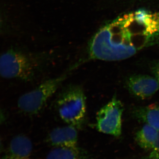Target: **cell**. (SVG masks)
Returning a JSON list of instances; mask_svg holds the SVG:
<instances>
[{
	"mask_svg": "<svg viewBox=\"0 0 159 159\" xmlns=\"http://www.w3.org/2000/svg\"><path fill=\"white\" fill-rule=\"evenodd\" d=\"M37 62L22 51L10 49L3 53L0 58V74L3 78L25 81L34 78Z\"/></svg>",
	"mask_w": 159,
	"mask_h": 159,
	"instance_id": "3957f363",
	"label": "cell"
},
{
	"mask_svg": "<svg viewBox=\"0 0 159 159\" xmlns=\"http://www.w3.org/2000/svg\"><path fill=\"white\" fill-rule=\"evenodd\" d=\"M125 85L133 96L142 99L150 98L159 90L158 80L144 74L131 75L127 78Z\"/></svg>",
	"mask_w": 159,
	"mask_h": 159,
	"instance_id": "8992f818",
	"label": "cell"
},
{
	"mask_svg": "<svg viewBox=\"0 0 159 159\" xmlns=\"http://www.w3.org/2000/svg\"><path fill=\"white\" fill-rule=\"evenodd\" d=\"M123 104L115 96L100 109L96 117V127L102 133L119 137L122 134Z\"/></svg>",
	"mask_w": 159,
	"mask_h": 159,
	"instance_id": "5b68a950",
	"label": "cell"
},
{
	"mask_svg": "<svg viewBox=\"0 0 159 159\" xmlns=\"http://www.w3.org/2000/svg\"><path fill=\"white\" fill-rule=\"evenodd\" d=\"M68 76L66 73L48 80L32 90L23 94L18 100V107L28 115L39 113Z\"/></svg>",
	"mask_w": 159,
	"mask_h": 159,
	"instance_id": "277c9868",
	"label": "cell"
},
{
	"mask_svg": "<svg viewBox=\"0 0 159 159\" xmlns=\"http://www.w3.org/2000/svg\"><path fill=\"white\" fill-rule=\"evenodd\" d=\"M159 37V12L138 10L102 27L90 41V59L117 61L129 58Z\"/></svg>",
	"mask_w": 159,
	"mask_h": 159,
	"instance_id": "6da1fadb",
	"label": "cell"
},
{
	"mask_svg": "<svg viewBox=\"0 0 159 159\" xmlns=\"http://www.w3.org/2000/svg\"><path fill=\"white\" fill-rule=\"evenodd\" d=\"M152 150L148 159H159V132L156 142Z\"/></svg>",
	"mask_w": 159,
	"mask_h": 159,
	"instance_id": "7c38bea8",
	"label": "cell"
},
{
	"mask_svg": "<svg viewBox=\"0 0 159 159\" xmlns=\"http://www.w3.org/2000/svg\"><path fill=\"white\" fill-rule=\"evenodd\" d=\"M32 142L28 137L17 135L12 139L1 159H31Z\"/></svg>",
	"mask_w": 159,
	"mask_h": 159,
	"instance_id": "ba28073f",
	"label": "cell"
},
{
	"mask_svg": "<svg viewBox=\"0 0 159 159\" xmlns=\"http://www.w3.org/2000/svg\"><path fill=\"white\" fill-rule=\"evenodd\" d=\"M152 70L155 77L158 80L159 82V61L154 64L152 67Z\"/></svg>",
	"mask_w": 159,
	"mask_h": 159,
	"instance_id": "4fadbf2b",
	"label": "cell"
},
{
	"mask_svg": "<svg viewBox=\"0 0 159 159\" xmlns=\"http://www.w3.org/2000/svg\"><path fill=\"white\" fill-rule=\"evenodd\" d=\"M46 159H89L85 153L67 147H56L51 150Z\"/></svg>",
	"mask_w": 159,
	"mask_h": 159,
	"instance_id": "8fae6325",
	"label": "cell"
},
{
	"mask_svg": "<svg viewBox=\"0 0 159 159\" xmlns=\"http://www.w3.org/2000/svg\"><path fill=\"white\" fill-rule=\"evenodd\" d=\"M159 132L152 126L145 124L136 134V141L141 148L147 150L152 149Z\"/></svg>",
	"mask_w": 159,
	"mask_h": 159,
	"instance_id": "30bf717a",
	"label": "cell"
},
{
	"mask_svg": "<svg viewBox=\"0 0 159 159\" xmlns=\"http://www.w3.org/2000/svg\"><path fill=\"white\" fill-rule=\"evenodd\" d=\"M134 117L159 131V104H152L137 107L133 111Z\"/></svg>",
	"mask_w": 159,
	"mask_h": 159,
	"instance_id": "9c48e42d",
	"label": "cell"
},
{
	"mask_svg": "<svg viewBox=\"0 0 159 159\" xmlns=\"http://www.w3.org/2000/svg\"><path fill=\"white\" fill-rule=\"evenodd\" d=\"M77 129L70 125L54 128L48 136L47 142L54 148L67 147L81 151L78 144Z\"/></svg>",
	"mask_w": 159,
	"mask_h": 159,
	"instance_id": "52a82bcc",
	"label": "cell"
},
{
	"mask_svg": "<svg viewBox=\"0 0 159 159\" xmlns=\"http://www.w3.org/2000/svg\"><path fill=\"white\" fill-rule=\"evenodd\" d=\"M86 99L81 87L72 85L65 89L58 97L57 106L61 119L67 124L81 128L86 114Z\"/></svg>",
	"mask_w": 159,
	"mask_h": 159,
	"instance_id": "7a4b0ae2",
	"label": "cell"
}]
</instances>
